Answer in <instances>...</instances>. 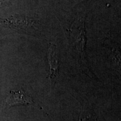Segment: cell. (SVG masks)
Masks as SVG:
<instances>
[{
  "instance_id": "1",
  "label": "cell",
  "mask_w": 121,
  "mask_h": 121,
  "mask_svg": "<svg viewBox=\"0 0 121 121\" xmlns=\"http://www.w3.org/2000/svg\"><path fill=\"white\" fill-rule=\"evenodd\" d=\"M76 22L71 28L73 42L75 43L76 48L79 56V61L86 66L84 56V46L85 44V33L84 22L82 21Z\"/></svg>"
},
{
  "instance_id": "4",
  "label": "cell",
  "mask_w": 121,
  "mask_h": 121,
  "mask_svg": "<svg viewBox=\"0 0 121 121\" xmlns=\"http://www.w3.org/2000/svg\"><path fill=\"white\" fill-rule=\"evenodd\" d=\"M48 58L49 66V78L52 80L58 76L59 69L58 57L56 45L54 44H51L50 45Z\"/></svg>"
},
{
  "instance_id": "6",
  "label": "cell",
  "mask_w": 121,
  "mask_h": 121,
  "mask_svg": "<svg viewBox=\"0 0 121 121\" xmlns=\"http://www.w3.org/2000/svg\"><path fill=\"white\" fill-rule=\"evenodd\" d=\"M7 0H0V6H2L3 4H4L6 2Z\"/></svg>"
},
{
  "instance_id": "3",
  "label": "cell",
  "mask_w": 121,
  "mask_h": 121,
  "mask_svg": "<svg viewBox=\"0 0 121 121\" xmlns=\"http://www.w3.org/2000/svg\"><path fill=\"white\" fill-rule=\"evenodd\" d=\"M5 103L8 107L16 105H30L34 102L30 96L22 90H13L10 92V95L6 99Z\"/></svg>"
},
{
  "instance_id": "5",
  "label": "cell",
  "mask_w": 121,
  "mask_h": 121,
  "mask_svg": "<svg viewBox=\"0 0 121 121\" xmlns=\"http://www.w3.org/2000/svg\"><path fill=\"white\" fill-rule=\"evenodd\" d=\"M79 121H96V120L95 119L93 120L92 119H91L90 117H89L83 118H81L80 117Z\"/></svg>"
},
{
  "instance_id": "2",
  "label": "cell",
  "mask_w": 121,
  "mask_h": 121,
  "mask_svg": "<svg viewBox=\"0 0 121 121\" xmlns=\"http://www.w3.org/2000/svg\"><path fill=\"white\" fill-rule=\"evenodd\" d=\"M4 25L10 28L17 29L22 30H26L31 28H34L35 21L27 16H13L6 20L0 21Z\"/></svg>"
}]
</instances>
